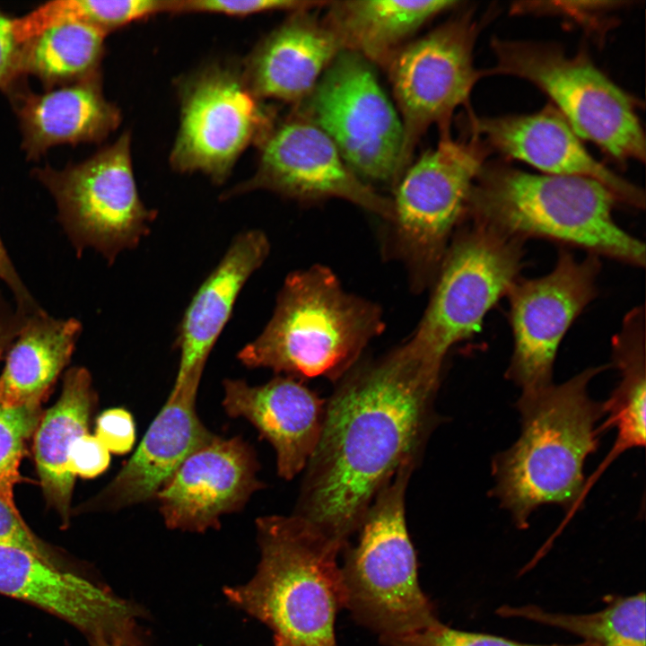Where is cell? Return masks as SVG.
I'll return each instance as SVG.
<instances>
[{"mask_svg":"<svg viewBox=\"0 0 646 646\" xmlns=\"http://www.w3.org/2000/svg\"><path fill=\"white\" fill-rule=\"evenodd\" d=\"M605 366L591 367L517 402L521 432L492 463L493 496L523 529L532 513L547 504L571 510L586 487L584 465L598 447L603 403L588 385Z\"/></svg>","mask_w":646,"mask_h":646,"instance_id":"obj_2","label":"cell"},{"mask_svg":"<svg viewBox=\"0 0 646 646\" xmlns=\"http://www.w3.org/2000/svg\"><path fill=\"white\" fill-rule=\"evenodd\" d=\"M439 128L437 145L405 170L391 199L397 247L423 279L436 276L453 231L465 221L488 151L474 135L453 139L450 126Z\"/></svg>","mask_w":646,"mask_h":646,"instance_id":"obj_9","label":"cell"},{"mask_svg":"<svg viewBox=\"0 0 646 646\" xmlns=\"http://www.w3.org/2000/svg\"><path fill=\"white\" fill-rule=\"evenodd\" d=\"M310 10L292 12L248 57L242 75L259 99L301 104L344 50L326 21Z\"/></svg>","mask_w":646,"mask_h":646,"instance_id":"obj_21","label":"cell"},{"mask_svg":"<svg viewBox=\"0 0 646 646\" xmlns=\"http://www.w3.org/2000/svg\"><path fill=\"white\" fill-rule=\"evenodd\" d=\"M174 4L175 0H58L42 4L39 16L46 26L78 21L108 33L150 14L173 12Z\"/></svg>","mask_w":646,"mask_h":646,"instance_id":"obj_30","label":"cell"},{"mask_svg":"<svg viewBox=\"0 0 646 646\" xmlns=\"http://www.w3.org/2000/svg\"><path fill=\"white\" fill-rule=\"evenodd\" d=\"M0 546L22 549L50 565L60 567L57 554L32 532L16 505L2 497H0Z\"/></svg>","mask_w":646,"mask_h":646,"instance_id":"obj_34","label":"cell"},{"mask_svg":"<svg viewBox=\"0 0 646 646\" xmlns=\"http://www.w3.org/2000/svg\"><path fill=\"white\" fill-rule=\"evenodd\" d=\"M109 454L95 435L86 433L74 442L69 453L68 469L74 476L95 477L109 467Z\"/></svg>","mask_w":646,"mask_h":646,"instance_id":"obj_36","label":"cell"},{"mask_svg":"<svg viewBox=\"0 0 646 646\" xmlns=\"http://www.w3.org/2000/svg\"><path fill=\"white\" fill-rule=\"evenodd\" d=\"M383 328L376 304L346 292L329 268L313 266L287 276L270 320L237 358L295 379L338 381Z\"/></svg>","mask_w":646,"mask_h":646,"instance_id":"obj_5","label":"cell"},{"mask_svg":"<svg viewBox=\"0 0 646 646\" xmlns=\"http://www.w3.org/2000/svg\"><path fill=\"white\" fill-rule=\"evenodd\" d=\"M490 74L525 79L554 103L575 134L621 162H644L645 137L631 96L583 53L552 43L494 39Z\"/></svg>","mask_w":646,"mask_h":646,"instance_id":"obj_7","label":"cell"},{"mask_svg":"<svg viewBox=\"0 0 646 646\" xmlns=\"http://www.w3.org/2000/svg\"><path fill=\"white\" fill-rule=\"evenodd\" d=\"M201 380L170 391L131 458L77 513L116 511L155 499L184 460L217 436L199 419L196 398Z\"/></svg>","mask_w":646,"mask_h":646,"instance_id":"obj_17","label":"cell"},{"mask_svg":"<svg viewBox=\"0 0 646 646\" xmlns=\"http://www.w3.org/2000/svg\"><path fill=\"white\" fill-rule=\"evenodd\" d=\"M16 103L30 158L57 144L99 142L120 121L118 109L101 92L99 75L43 93L22 92Z\"/></svg>","mask_w":646,"mask_h":646,"instance_id":"obj_23","label":"cell"},{"mask_svg":"<svg viewBox=\"0 0 646 646\" xmlns=\"http://www.w3.org/2000/svg\"><path fill=\"white\" fill-rule=\"evenodd\" d=\"M106 35L83 22L53 24L22 43L20 74H32L50 86L98 75Z\"/></svg>","mask_w":646,"mask_h":646,"instance_id":"obj_28","label":"cell"},{"mask_svg":"<svg viewBox=\"0 0 646 646\" xmlns=\"http://www.w3.org/2000/svg\"><path fill=\"white\" fill-rule=\"evenodd\" d=\"M256 528L257 572L224 588L228 601L291 646H337L336 618L345 605L337 556L345 546L295 514L258 518Z\"/></svg>","mask_w":646,"mask_h":646,"instance_id":"obj_4","label":"cell"},{"mask_svg":"<svg viewBox=\"0 0 646 646\" xmlns=\"http://www.w3.org/2000/svg\"><path fill=\"white\" fill-rule=\"evenodd\" d=\"M252 447L240 437H216L190 454L157 493L159 511L171 529L202 533L220 517L238 511L264 484Z\"/></svg>","mask_w":646,"mask_h":646,"instance_id":"obj_16","label":"cell"},{"mask_svg":"<svg viewBox=\"0 0 646 646\" xmlns=\"http://www.w3.org/2000/svg\"><path fill=\"white\" fill-rule=\"evenodd\" d=\"M35 172L54 197L57 221L78 258L93 249L111 265L140 243L156 218L137 191L128 133L81 163Z\"/></svg>","mask_w":646,"mask_h":646,"instance_id":"obj_10","label":"cell"},{"mask_svg":"<svg viewBox=\"0 0 646 646\" xmlns=\"http://www.w3.org/2000/svg\"><path fill=\"white\" fill-rule=\"evenodd\" d=\"M0 281L13 293L16 310L25 317L40 312L43 309L35 301L18 275L0 236Z\"/></svg>","mask_w":646,"mask_h":646,"instance_id":"obj_39","label":"cell"},{"mask_svg":"<svg viewBox=\"0 0 646 646\" xmlns=\"http://www.w3.org/2000/svg\"><path fill=\"white\" fill-rule=\"evenodd\" d=\"M460 4L455 0L330 1L324 20L344 50L386 68L422 26Z\"/></svg>","mask_w":646,"mask_h":646,"instance_id":"obj_26","label":"cell"},{"mask_svg":"<svg viewBox=\"0 0 646 646\" xmlns=\"http://www.w3.org/2000/svg\"><path fill=\"white\" fill-rule=\"evenodd\" d=\"M599 257L582 260L562 249L553 270L530 279L519 277L510 287L509 319L513 350L507 378L521 396L539 392L553 382L556 354L574 319L597 296Z\"/></svg>","mask_w":646,"mask_h":646,"instance_id":"obj_13","label":"cell"},{"mask_svg":"<svg viewBox=\"0 0 646 646\" xmlns=\"http://www.w3.org/2000/svg\"><path fill=\"white\" fill-rule=\"evenodd\" d=\"M441 372L404 344L340 379L293 514L346 546L380 489L416 464L434 423Z\"/></svg>","mask_w":646,"mask_h":646,"instance_id":"obj_1","label":"cell"},{"mask_svg":"<svg viewBox=\"0 0 646 646\" xmlns=\"http://www.w3.org/2000/svg\"><path fill=\"white\" fill-rule=\"evenodd\" d=\"M82 332L74 318L45 310L28 317L5 354L0 374V405L40 406L69 363Z\"/></svg>","mask_w":646,"mask_h":646,"instance_id":"obj_25","label":"cell"},{"mask_svg":"<svg viewBox=\"0 0 646 646\" xmlns=\"http://www.w3.org/2000/svg\"><path fill=\"white\" fill-rule=\"evenodd\" d=\"M275 123L242 74L219 65L189 78L181 91L179 133L170 154L180 172L201 171L221 184L240 154Z\"/></svg>","mask_w":646,"mask_h":646,"instance_id":"obj_14","label":"cell"},{"mask_svg":"<svg viewBox=\"0 0 646 646\" xmlns=\"http://www.w3.org/2000/svg\"><path fill=\"white\" fill-rule=\"evenodd\" d=\"M89 642L91 646H144L138 630L121 635L98 637Z\"/></svg>","mask_w":646,"mask_h":646,"instance_id":"obj_41","label":"cell"},{"mask_svg":"<svg viewBox=\"0 0 646 646\" xmlns=\"http://www.w3.org/2000/svg\"><path fill=\"white\" fill-rule=\"evenodd\" d=\"M619 200L600 182L578 176L533 174L505 163H484L466 219L506 236L551 240L635 266L645 245L613 218Z\"/></svg>","mask_w":646,"mask_h":646,"instance_id":"obj_3","label":"cell"},{"mask_svg":"<svg viewBox=\"0 0 646 646\" xmlns=\"http://www.w3.org/2000/svg\"><path fill=\"white\" fill-rule=\"evenodd\" d=\"M415 465L401 467L377 493L340 567L345 608L380 639L416 632L439 620L419 585L406 522V491Z\"/></svg>","mask_w":646,"mask_h":646,"instance_id":"obj_6","label":"cell"},{"mask_svg":"<svg viewBox=\"0 0 646 646\" xmlns=\"http://www.w3.org/2000/svg\"><path fill=\"white\" fill-rule=\"evenodd\" d=\"M479 29L473 12L466 10L408 42L386 66L404 131L403 172L427 129L449 126L483 75L473 57Z\"/></svg>","mask_w":646,"mask_h":646,"instance_id":"obj_12","label":"cell"},{"mask_svg":"<svg viewBox=\"0 0 646 646\" xmlns=\"http://www.w3.org/2000/svg\"><path fill=\"white\" fill-rule=\"evenodd\" d=\"M386 646H597L589 642L576 644L525 643L497 635L450 628L439 620L410 633L381 638Z\"/></svg>","mask_w":646,"mask_h":646,"instance_id":"obj_32","label":"cell"},{"mask_svg":"<svg viewBox=\"0 0 646 646\" xmlns=\"http://www.w3.org/2000/svg\"><path fill=\"white\" fill-rule=\"evenodd\" d=\"M41 417L40 406L5 407L0 405V497L15 504L13 488L22 480L19 467L25 444Z\"/></svg>","mask_w":646,"mask_h":646,"instance_id":"obj_31","label":"cell"},{"mask_svg":"<svg viewBox=\"0 0 646 646\" xmlns=\"http://www.w3.org/2000/svg\"><path fill=\"white\" fill-rule=\"evenodd\" d=\"M0 594L67 621L89 640L135 631L143 615L109 589L12 546H0Z\"/></svg>","mask_w":646,"mask_h":646,"instance_id":"obj_18","label":"cell"},{"mask_svg":"<svg viewBox=\"0 0 646 646\" xmlns=\"http://www.w3.org/2000/svg\"><path fill=\"white\" fill-rule=\"evenodd\" d=\"M645 593L615 597L601 610L589 614L546 611L535 605H503L502 617L523 618L573 633L597 646H645Z\"/></svg>","mask_w":646,"mask_h":646,"instance_id":"obj_29","label":"cell"},{"mask_svg":"<svg viewBox=\"0 0 646 646\" xmlns=\"http://www.w3.org/2000/svg\"><path fill=\"white\" fill-rule=\"evenodd\" d=\"M296 108L327 135L364 182H397L403 173L401 118L362 57L342 50Z\"/></svg>","mask_w":646,"mask_h":646,"instance_id":"obj_11","label":"cell"},{"mask_svg":"<svg viewBox=\"0 0 646 646\" xmlns=\"http://www.w3.org/2000/svg\"><path fill=\"white\" fill-rule=\"evenodd\" d=\"M471 135L487 148L522 161L546 174L592 179L619 202L643 209V191L596 160L554 107L529 115L470 116Z\"/></svg>","mask_w":646,"mask_h":646,"instance_id":"obj_19","label":"cell"},{"mask_svg":"<svg viewBox=\"0 0 646 646\" xmlns=\"http://www.w3.org/2000/svg\"><path fill=\"white\" fill-rule=\"evenodd\" d=\"M612 354L620 381L603 403L602 431L615 428L616 439L604 467L624 451L645 445V313L633 309L612 340Z\"/></svg>","mask_w":646,"mask_h":646,"instance_id":"obj_27","label":"cell"},{"mask_svg":"<svg viewBox=\"0 0 646 646\" xmlns=\"http://www.w3.org/2000/svg\"><path fill=\"white\" fill-rule=\"evenodd\" d=\"M95 437L109 452L127 453L135 441V426L132 415L124 408L104 411L96 420Z\"/></svg>","mask_w":646,"mask_h":646,"instance_id":"obj_35","label":"cell"},{"mask_svg":"<svg viewBox=\"0 0 646 646\" xmlns=\"http://www.w3.org/2000/svg\"><path fill=\"white\" fill-rule=\"evenodd\" d=\"M274 646H291L287 642L276 635H274Z\"/></svg>","mask_w":646,"mask_h":646,"instance_id":"obj_42","label":"cell"},{"mask_svg":"<svg viewBox=\"0 0 646 646\" xmlns=\"http://www.w3.org/2000/svg\"><path fill=\"white\" fill-rule=\"evenodd\" d=\"M223 384L224 411L248 420L273 446L278 475L291 480L304 470L321 434L326 401L290 376L258 386L232 379Z\"/></svg>","mask_w":646,"mask_h":646,"instance_id":"obj_20","label":"cell"},{"mask_svg":"<svg viewBox=\"0 0 646 646\" xmlns=\"http://www.w3.org/2000/svg\"><path fill=\"white\" fill-rule=\"evenodd\" d=\"M269 249L262 231L241 232L199 286L179 326L174 345L179 350V363L171 390L188 380H201L209 354L229 321L241 289L264 263Z\"/></svg>","mask_w":646,"mask_h":646,"instance_id":"obj_22","label":"cell"},{"mask_svg":"<svg viewBox=\"0 0 646 646\" xmlns=\"http://www.w3.org/2000/svg\"><path fill=\"white\" fill-rule=\"evenodd\" d=\"M26 317L6 301L0 292V360L21 330Z\"/></svg>","mask_w":646,"mask_h":646,"instance_id":"obj_40","label":"cell"},{"mask_svg":"<svg viewBox=\"0 0 646 646\" xmlns=\"http://www.w3.org/2000/svg\"><path fill=\"white\" fill-rule=\"evenodd\" d=\"M327 2L299 0H176L173 13L207 12L244 16L267 11L295 12L313 9L326 5Z\"/></svg>","mask_w":646,"mask_h":646,"instance_id":"obj_33","label":"cell"},{"mask_svg":"<svg viewBox=\"0 0 646 646\" xmlns=\"http://www.w3.org/2000/svg\"><path fill=\"white\" fill-rule=\"evenodd\" d=\"M255 175L227 194L266 189L301 202L341 198L390 220L392 201L360 179L327 135L303 115L274 123Z\"/></svg>","mask_w":646,"mask_h":646,"instance_id":"obj_15","label":"cell"},{"mask_svg":"<svg viewBox=\"0 0 646 646\" xmlns=\"http://www.w3.org/2000/svg\"><path fill=\"white\" fill-rule=\"evenodd\" d=\"M621 2L615 1H554V2H528L521 3L514 9L516 12H534V13H549L555 14H564L573 17L577 20L589 21L598 14L604 13L613 8Z\"/></svg>","mask_w":646,"mask_h":646,"instance_id":"obj_37","label":"cell"},{"mask_svg":"<svg viewBox=\"0 0 646 646\" xmlns=\"http://www.w3.org/2000/svg\"><path fill=\"white\" fill-rule=\"evenodd\" d=\"M95 395L87 369H68L58 400L41 415L34 432V458L43 495L64 528L72 514L75 478L68 469L69 453L74 442L88 433Z\"/></svg>","mask_w":646,"mask_h":646,"instance_id":"obj_24","label":"cell"},{"mask_svg":"<svg viewBox=\"0 0 646 646\" xmlns=\"http://www.w3.org/2000/svg\"><path fill=\"white\" fill-rule=\"evenodd\" d=\"M22 44L18 41L13 19L0 11V89L12 91L20 74V53Z\"/></svg>","mask_w":646,"mask_h":646,"instance_id":"obj_38","label":"cell"},{"mask_svg":"<svg viewBox=\"0 0 646 646\" xmlns=\"http://www.w3.org/2000/svg\"><path fill=\"white\" fill-rule=\"evenodd\" d=\"M451 240L423 316L405 343L442 369L450 349L470 337L519 277L524 241L467 220Z\"/></svg>","mask_w":646,"mask_h":646,"instance_id":"obj_8","label":"cell"}]
</instances>
